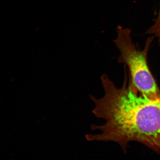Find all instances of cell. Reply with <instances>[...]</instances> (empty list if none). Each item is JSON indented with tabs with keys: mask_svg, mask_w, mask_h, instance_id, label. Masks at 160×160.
Returning <instances> with one entry per match:
<instances>
[{
	"mask_svg": "<svg viewBox=\"0 0 160 160\" xmlns=\"http://www.w3.org/2000/svg\"><path fill=\"white\" fill-rule=\"evenodd\" d=\"M117 33L113 42L120 53L118 62L127 68L132 82L138 91L150 99L160 100V91L148 62V54L154 37L148 38L141 50L133 42L129 28L119 25Z\"/></svg>",
	"mask_w": 160,
	"mask_h": 160,
	"instance_id": "obj_2",
	"label": "cell"
},
{
	"mask_svg": "<svg viewBox=\"0 0 160 160\" xmlns=\"http://www.w3.org/2000/svg\"><path fill=\"white\" fill-rule=\"evenodd\" d=\"M101 80L104 95L91 98L95 105L93 113L105 122L92 125V129L98 132L87 135L86 138L115 142L125 151L129 142H137L160 152V100L150 99L138 91L125 67L121 88L107 75Z\"/></svg>",
	"mask_w": 160,
	"mask_h": 160,
	"instance_id": "obj_1",
	"label": "cell"
},
{
	"mask_svg": "<svg viewBox=\"0 0 160 160\" xmlns=\"http://www.w3.org/2000/svg\"><path fill=\"white\" fill-rule=\"evenodd\" d=\"M146 34L153 36L157 39L160 43V0L159 11L157 17L155 19L153 25L146 31Z\"/></svg>",
	"mask_w": 160,
	"mask_h": 160,
	"instance_id": "obj_3",
	"label": "cell"
}]
</instances>
